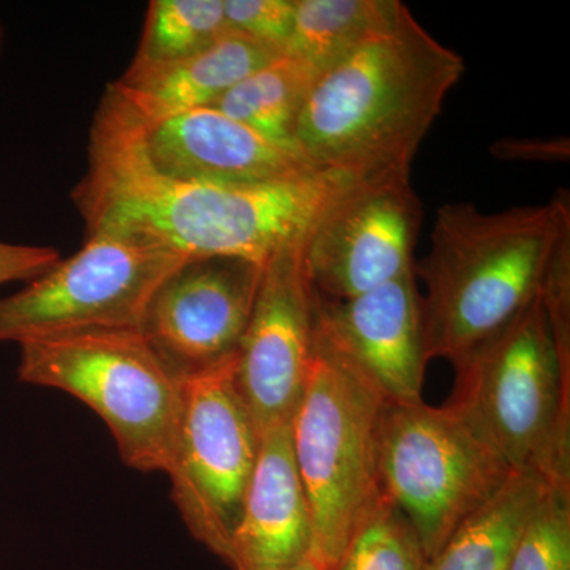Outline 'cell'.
Segmentation results:
<instances>
[{"instance_id": "9", "label": "cell", "mask_w": 570, "mask_h": 570, "mask_svg": "<svg viewBox=\"0 0 570 570\" xmlns=\"http://www.w3.org/2000/svg\"><path fill=\"white\" fill-rule=\"evenodd\" d=\"M235 356L181 377V422L167 472L171 498L190 534L224 561L262 438L236 387Z\"/></svg>"}, {"instance_id": "28", "label": "cell", "mask_w": 570, "mask_h": 570, "mask_svg": "<svg viewBox=\"0 0 570 570\" xmlns=\"http://www.w3.org/2000/svg\"><path fill=\"white\" fill-rule=\"evenodd\" d=\"M3 50V29H2V22H0V55H2Z\"/></svg>"}, {"instance_id": "21", "label": "cell", "mask_w": 570, "mask_h": 570, "mask_svg": "<svg viewBox=\"0 0 570 570\" xmlns=\"http://www.w3.org/2000/svg\"><path fill=\"white\" fill-rule=\"evenodd\" d=\"M426 564L417 532L384 498L352 535L335 570H425Z\"/></svg>"}, {"instance_id": "6", "label": "cell", "mask_w": 570, "mask_h": 570, "mask_svg": "<svg viewBox=\"0 0 570 570\" xmlns=\"http://www.w3.org/2000/svg\"><path fill=\"white\" fill-rule=\"evenodd\" d=\"M384 400L314 341L305 393L291 422L307 508L311 560L335 570L360 524L384 499L379 420Z\"/></svg>"}, {"instance_id": "26", "label": "cell", "mask_w": 570, "mask_h": 570, "mask_svg": "<svg viewBox=\"0 0 570 570\" xmlns=\"http://www.w3.org/2000/svg\"><path fill=\"white\" fill-rule=\"evenodd\" d=\"M490 153L499 160L512 163H568L570 141L568 137L553 138H501L490 146Z\"/></svg>"}, {"instance_id": "13", "label": "cell", "mask_w": 570, "mask_h": 570, "mask_svg": "<svg viewBox=\"0 0 570 570\" xmlns=\"http://www.w3.org/2000/svg\"><path fill=\"white\" fill-rule=\"evenodd\" d=\"M314 341L385 404L423 401L426 352L415 272L354 298L314 299Z\"/></svg>"}, {"instance_id": "17", "label": "cell", "mask_w": 570, "mask_h": 570, "mask_svg": "<svg viewBox=\"0 0 570 570\" xmlns=\"http://www.w3.org/2000/svg\"><path fill=\"white\" fill-rule=\"evenodd\" d=\"M549 487V480L534 472L510 475L485 504L453 531L425 570H508Z\"/></svg>"}, {"instance_id": "1", "label": "cell", "mask_w": 570, "mask_h": 570, "mask_svg": "<svg viewBox=\"0 0 570 570\" xmlns=\"http://www.w3.org/2000/svg\"><path fill=\"white\" fill-rule=\"evenodd\" d=\"M352 183L325 170L268 183L176 181L149 168L127 135L97 111L88 170L71 200L88 234L121 232L187 258L265 265L277 250L303 242Z\"/></svg>"}, {"instance_id": "20", "label": "cell", "mask_w": 570, "mask_h": 570, "mask_svg": "<svg viewBox=\"0 0 570 570\" xmlns=\"http://www.w3.org/2000/svg\"><path fill=\"white\" fill-rule=\"evenodd\" d=\"M227 33L224 0H153L129 69H149L208 50Z\"/></svg>"}, {"instance_id": "7", "label": "cell", "mask_w": 570, "mask_h": 570, "mask_svg": "<svg viewBox=\"0 0 570 570\" xmlns=\"http://www.w3.org/2000/svg\"><path fill=\"white\" fill-rule=\"evenodd\" d=\"M379 475L430 561L512 472L455 409L420 401L382 407Z\"/></svg>"}, {"instance_id": "4", "label": "cell", "mask_w": 570, "mask_h": 570, "mask_svg": "<svg viewBox=\"0 0 570 570\" xmlns=\"http://www.w3.org/2000/svg\"><path fill=\"white\" fill-rule=\"evenodd\" d=\"M455 370L449 406L512 474L570 480V365L540 295Z\"/></svg>"}, {"instance_id": "10", "label": "cell", "mask_w": 570, "mask_h": 570, "mask_svg": "<svg viewBox=\"0 0 570 570\" xmlns=\"http://www.w3.org/2000/svg\"><path fill=\"white\" fill-rule=\"evenodd\" d=\"M422 204L411 176L352 183L305 239L314 291L348 299L414 272Z\"/></svg>"}, {"instance_id": "19", "label": "cell", "mask_w": 570, "mask_h": 570, "mask_svg": "<svg viewBox=\"0 0 570 570\" xmlns=\"http://www.w3.org/2000/svg\"><path fill=\"white\" fill-rule=\"evenodd\" d=\"M316 78L309 66L283 52L236 82L209 108L295 151L296 119Z\"/></svg>"}, {"instance_id": "11", "label": "cell", "mask_w": 570, "mask_h": 570, "mask_svg": "<svg viewBox=\"0 0 570 570\" xmlns=\"http://www.w3.org/2000/svg\"><path fill=\"white\" fill-rule=\"evenodd\" d=\"M305 239L266 261L236 351V387L261 434L292 422L313 366L316 291L306 273Z\"/></svg>"}, {"instance_id": "3", "label": "cell", "mask_w": 570, "mask_h": 570, "mask_svg": "<svg viewBox=\"0 0 570 570\" xmlns=\"http://www.w3.org/2000/svg\"><path fill=\"white\" fill-rule=\"evenodd\" d=\"M570 217L568 189L549 204L483 213L460 202L438 209L430 250L415 262L422 277L428 362L453 366L512 324L539 298L561 225Z\"/></svg>"}, {"instance_id": "8", "label": "cell", "mask_w": 570, "mask_h": 570, "mask_svg": "<svg viewBox=\"0 0 570 570\" xmlns=\"http://www.w3.org/2000/svg\"><path fill=\"white\" fill-rule=\"evenodd\" d=\"M193 258L121 232H94L77 254L0 298V343L140 330L159 285Z\"/></svg>"}, {"instance_id": "23", "label": "cell", "mask_w": 570, "mask_h": 570, "mask_svg": "<svg viewBox=\"0 0 570 570\" xmlns=\"http://www.w3.org/2000/svg\"><path fill=\"white\" fill-rule=\"evenodd\" d=\"M227 33L283 55L294 29L295 0H224Z\"/></svg>"}, {"instance_id": "18", "label": "cell", "mask_w": 570, "mask_h": 570, "mask_svg": "<svg viewBox=\"0 0 570 570\" xmlns=\"http://www.w3.org/2000/svg\"><path fill=\"white\" fill-rule=\"evenodd\" d=\"M404 7L400 0H295L284 52L322 73L389 29Z\"/></svg>"}, {"instance_id": "22", "label": "cell", "mask_w": 570, "mask_h": 570, "mask_svg": "<svg viewBox=\"0 0 570 570\" xmlns=\"http://www.w3.org/2000/svg\"><path fill=\"white\" fill-rule=\"evenodd\" d=\"M508 570H570V480L550 483Z\"/></svg>"}, {"instance_id": "24", "label": "cell", "mask_w": 570, "mask_h": 570, "mask_svg": "<svg viewBox=\"0 0 570 570\" xmlns=\"http://www.w3.org/2000/svg\"><path fill=\"white\" fill-rule=\"evenodd\" d=\"M540 299L546 307L558 352L570 365V217L561 225L551 249Z\"/></svg>"}, {"instance_id": "12", "label": "cell", "mask_w": 570, "mask_h": 570, "mask_svg": "<svg viewBox=\"0 0 570 570\" xmlns=\"http://www.w3.org/2000/svg\"><path fill=\"white\" fill-rule=\"evenodd\" d=\"M264 265L193 258L153 295L141 333L179 379L234 358L261 287Z\"/></svg>"}, {"instance_id": "5", "label": "cell", "mask_w": 570, "mask_h": 570, "mask_svg": "<svg viewBox=\"0 0 570 570\" xmlns=\"http://www.w3.org/2000/svg\"><path fill=\"white\" fill-rule=\"evenodd\" d=\"M18 379L61 390L110 428L127 466L165 472L181 422V379L141 330H99L20 344Z\"/></svg>"}, {"instance_id": "25", "label": "cell", "mask_w": 570, "mask_h": 570, "mask_svg": "<svg viewBox=\"0 0 570 570\" xmlns=\"http://www.w3.org/2000/svg\"><path fill=\"white\" fill-rule=\"evenodd\" d=\"M61 262V254L50 246L10 245L0 242V285L31 283Z\"/></svg>"}, {"instance_id": "15", "label": "cell", "mask_w": 570, "mask_h": 570, "mask_svg": "<svg viewBox=\"0 0 570 570\" xmlns=\"http://www.w3.org/2000/svg\"><path fill=\"white\" fill-rule=\"evenodd\" d=\"M309 508L292 449L291 423L264 431L225 562L232 570H287L311 557Z\"/></svg>"}, {"instance_id": "2", "label": "cell", "mask_w": 570, "mask_h": 570, "mask_svg": "<svg viewBox=\"0 0 570 570\" xmlns=\"http://www.w3.org/2000/svg\"><path fill=\"white\" fill-rule=\"evenodd\" d=\"M463 58L407 7L397 20L317 75L294 129V149L316 170L356 183L411 176L412 163Z\"/></svg>"}, {"instance_id": "27", "label": "cell", "mask_w": 570, "mask_h": 570, "mask_svg": "<svg viewBox=\"0 0 570 570\" xmlns=\"http://www.w3.org/2000/svg\"><path fill=\"white\" fill-rule=\"evenodd\" d=\"M287 570H326V569L322 568L321 564H317L316 561L311 560V558H306V560L298 562V564L294 566V568H291Z\"/></svg>"}, {"instance_id": "16", "label": "cell", "mask_w": 570, "mask_h": 570, "mask_svg": "<svg viewBox=\"0 0 570 570\" xmlns=\"http://www.w3.org/2000/svg\"><path fill=\"white\" fill-rule=\"evenodd\" d=\"M254 41L225 33L208 50L181 61L127 69L110 82L100 107L122 121L146 126L212 107L236 82L277 58Z\"/></svg>"}, {"instance_id": "14", "label": "cell", "mask_w": 570, "mask_h": 570, "mask_svg": "<svg viewBox=\"0 0 570 570\" xmlns=\"http://www.w3.org/2000/svg\"><path fill=\"white\" fill-rule=\"evenodd\" d=\"M97 111L127 135L149 168L176 181L268 183L316 170L292 149L214 108L146 126L122 121L102 107Z\"/></svg>"}]
</instances>
